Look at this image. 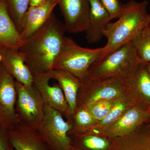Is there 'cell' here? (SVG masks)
<instances>
[{
    "label": "cell",
    "mask_w": 150,
    "mask_h": 150,
    "mask_svg": "<svg viewBox=\"0 0 150 150\" xmlns=\"http://www.w3.org/2000/svg\"><path fill=\"white\" fill-rule=\"evenodd\" d=\"M65 24L54 13L31 36L23 41L19 50L33 77L51 72L54 61L64 43Z\"/></svg>",
    "instance_id": "6da1fadb"
},
{
    "label": "cell",
    "mask_w": 150,
    "mask_h": 150,
    "mask_svg": "<svg viewBox=\"0 0 150 150\" xmlns=\"http://www.w3.org/2000/svg\"><path fill=\"white\" fill-rule=\"evenodd\" d=\"M148 4L146 1L137 2L131 0L123 5L121 16L117 21L110 23L105 32L107 43L98 61L122 45L131 42L148 26L150 21Z\"/></svg>",
    "instance_id": "7a4b0ae2"
},
{
    "label": "cell",
    "mask_w": 150,
    "mask_h": 150,
    "mask_svg": "<svg viewBox=\"0 0 150 150\" xmlns=\"http://www.w3.org/2000/svg\"><path fill=\"white\" fill-rule=\"evenodd\" d=\"M141 64L131 42L122 45L93 65L86 76L94 80L132 77Z\"/></svg>",
    "instance_id": "3957f363"
},
{
    "label": "cell",
    "mask_w": 150,
    "mask_h": 150,
    "mask_svg": "<svg viewBox=\"0 0 150 150\" xmlns=\"http://www.w3.org/2000/svg\"><path fill=\"white\" fill-rule=\"evenodd\" d=\"M104 49V46L95 49L83 48L71 38L66 37L54 61L53 69L66 70L82 79L87 75L91 66L98 62Z\"/></svg>",
    "instance_id": "277c9868"
},
{
    "label": "cell",
    "mask_w": 150,
    "mask_h": 150,
    "mask_svg": "<svg viewBox=\"0 0 150 150\" xmlns=\"http://www.w3.org/2000/svg\"><path fill=\"white\" fill-rule=\"evenodd\" d=\"M16 113L19 124L38 131L45 117V103L34 85H25L16 81Z\"/></svg>",
    "instance_id": "5b68a950"
},
{
    "label": "cell",
    "mask_w": 150,
    "mask_h": 150,
    "mask_svg": "<svg viewBox=\"0 0 150 150\" xmlns=\"http://www.w3.org/2000/svg\"><path fill=\"white\" fill-rule=\"evenodd\" d=\"M72 126L61 112L45 103L44 121L37 131L50 150H69L72 145L69 133Z\"/></svg>",
    "instance_id": "8992f818"
},
{
    "label": "cell",
    "mask_w": 150,
    "mask_h": 150,
    "mask_svg": "<svg viewBox=\"0 0 150 150\" xmlns=\"http://www.w3.org/2000/svg\"><path fill=\"white\" fill-rule=\"evenodd\" d=\"M16 80L0 62V127L8 131L19 125L16 113Z\"/></svg>",
    "instance_id": "52a82bcc"
},
{
    "label": "cell",
    "mask_w": 150,
    "mask_h": 150,
    "mask_svg": "<svg viewBox=\"0 0 150 150\" xmlns=\"http://www.w3.org/2000/svg\"><path fill=\"white\" fill-rule=\"evenodd\" d=\"M149 120V110L134 104L129 108L114 123L96 134L111 139L123 137L134 132Z\"/></svg>",
    "instance_id": "ba28073f"
},
{
    "label": "cell",
    "mask_w": 150,
    "mask_h": 150,
    "mask_svg": "<svg viewBox=\"0 0 150 150\" xmlns=\"http://www.w3.org/2000/svg\"><path fill=\"white\" fill-rule=\"evenodd\" d=\"M59 10L65 21L67 32H85L88 28L90 6L88 0H60Z\"/></svg>",
    "instance_id": "9c48e42d"
},
{
    "label": "cell",
    "mask_w": 150,
    "mask_h": 150,
    "mask_svg": "<svg viewBox=\"0 0 150 150\" xmlns=\"http://www.w3.org/2000/svg\"><path fill=\"white\" fill-rule=\"evenodd\" d=\"M51 79V72L33 77V84L38 90L45 104L61 112L62 115L71 117L69 105L59 83L49 84Z\"/></svg>",
    "instance_id": "30bf717a"
},
{
    "label": "cell",
    "mask_w": 150,
    "mask_h": 150,
    "mask_svg": "<svg viewBox=\"0 0 150 150\" xmlns=\"http://www.w3.org/2000/svg\"><path fill=\"white\" fill-rule=\"evenodd\" d=\"M60 0H46L40 5L30 6L25 16L21 37L23 41L27 39L51 16Z\"/></svg>",
    "instance_id": "8fae6325"
},
{
    "label": "cell",
    "mask_w": 150,
    "mask_h": 150,
    "mask_svg": "<svg viewBox=\"0 0 150 150\" xmlns=\"http://www.w3.org/2000/svg\"><path fill=\"white\" fill-rule=\"evenodd\" d=\"M0 55L3 64L16 81L25 85H32L33 76L18 49L0 46Z\"/></svg>",
    "instance_id": "7c38bea8"
},
{
    "label": "cell",
    "mask_w": 150,
    "mask_h": 150,
    "mask_svg": "<svg viewBox=\"0 0 150 150\" xmlns=\"http://www.w3.org/2000/svg\"><path fill=\"white\" fill-rule=\"evenodd\" d=\"M90 6L89 19L86 38L89 43L99 42L103 37L110 19L100 0H88Z\"/></svg>",
    "instance_id": "4fadbf2b"
},
{
    "label": "cell",
    "mask_w": 150,
    "mask_h": 150,
    "mask_svg": "<svg viewBox=\"0 0 150 150\" xmlns=\"http://www.w3.org/2000/svg\"><path fill=\"white\" fill-rule=\"evenodd\" d=\"M112 139L106 150H150V120L131 134Z\"/></svg>",
    "instance_id": "5bb4252c"
},
{
    "label": "cell",
    "mask_w": 150,
    "mask_h": 150,
    "mask_svg": "<svg viewBox=\"0 0 150 150\" xmlns=\"http://www.w3.org/2000/svg\"><path fill=\"white\" fill-rule=\"evenodd\" d=\"M128 89L133 93L135 104L150 108V76L145 64H141L134 76L126 80Z\"/></svg>",
    "instance_id": "9a60e30c"
},
{
    "label": "cell",
    "mask_w": 150,
    "mask_h": 150,
    "mask_svg": "<svg viewBox=\"0 0 150 150\" xmlns=\"http://www.w3.org/2000/svg\"><path fill=\"white\" fill-rule=\"evenodd\" d=\"M8 133L15 150H50L35 129L19 124Z\"/></svg>",
    "instance_id": "2e32d148"
},
{
    "label": "cell",
    "mask_w": 150,
    "mask_h": 150,
    "mask_svg": "<svg viewBox=\"0 0 150 150\" xmlns=\"http://www.w3.org/2000/svg\"><path fill=\"white\" fill-rule=\"evenodd\" d=\"M51 79L57 81L62 88L73 116L77 107L78 93L81 81L78 77L63 69H54L51 72Z\"/></svg>",
    "instance_id": "e0dca14e"
},
{
    "label": "cell",
    "mask_w": 150,
    "mask_h": 150,
    "mask_svg": "<svg viewBox=\"0 0 150 150\" xmlns=\"http://www.w3.org/2000/svg\"><path fill=\"white\" fill-rule=\"evenodd\" d=\"M23 41L11 19L5 0H0V46L18 48Z\"/></svg>",
    "instance_id": "ac0fdd59"
},
{
    "label": "cell",
    "mask_w": 150,
    "mask_h": 150,
    "mask_svg": "<svg viewBox=\"0 0 150 150\" xmlns=\"http://www.w3.org/2000/svg\"><path fill=\"white\" fill-rule=\"evenodd\" d=\"M123 97L118 98L112 106L110 112L103 119L96 125L92 126L91 129L83 136L89 135L93 131L95 134H96L100 130L109 126L116 121L127 110V107H129V105L132 104L130 100L123 98Z\"/></svg>",
    "instance_id": "d6986e66"
},
{
    "label": "cell",
    "mask_w": 150,
    "mask_h": 150,
    "mask_svg": "<svg viewBox=\"0 0 150 150\" xmlns=\"http://www.w3.org/2000/svg\"><path fill=\"white\" fill-rule=\"evenodd\" d=\"M10 16L20 33L30 6V0H5Z\"/></svg>",
    "instance_id": "ffe728a7"
},
{
    "label": "cell",
    "mask_w": 150,
    "mask_h": 150,
    "mask_svg": "<svg viewBox=\"0 0 150 150\" xmlns=\"http://www.w3.org/2000/svg\"><path fill=\"white\" fill-rule=\"evenodd\" d=\"M141 64L150 63V29L147 26L131 41Z\"/></svg>",
    "instance_id": "44dd1931"
},
{
    "label": "cell",
    "mask_w": 150,
    "mask_h": 150,
    "mask_svg": "<svg viewBox=\"0 0 150 150\" xmlns=\"http://www.w3.org/2000/svg\"><path fill=\"white\" fill-rule=\"evenodd\" d=\"M75 137L76 139L72 146L83 150H106L110 145L107 139L93 134Z\"/></svg>",
    "instance_id": "7402d4cb"
},
{
    "label": "cell",
    "mask_w": 150,
    "mask_h": 150,
    "mask_svg": "<svg viewBox=\"0 0 150 150\" xmlns=\"http://www.w3.org/2000/svg\"><path fill=\"white\" fill-rule=\"evenodd\" d=\"M119 98L100 101L84 108L87 109L95 119L99 122L109 113L112 106Z\"/></svg>",
    "instance_id": "603a6c76"
},
{
    "label": "cell",
    "mask_w": 150,
    "mask_h": 150,
    "mask_svg": "<svg viewBox=\"0 0 150 150\" xmlns=\"http://www.w3.org/2000/svg\"><path fill=\"white\" fill-rule=\"evenodd\" d=\"M109 15L110 20L118 18L122 14L123 5L119 0H100Z\"/></svg>",
    "instance_id": "cb8c5ba5"
},
{
    "label": "cell",
    "mask_w": 150,
    "mask_h": 150,
    "mask_svg": "<svg viewBox=\"0 0 150 150\" xmlns=\"http://www.w3.org/2000/svg\"><path fill=\"white\" fill-rule=\"evenodd\" d=\"M0 150H15L10 139L8 131L1 127Z\"/></svg>",
    "instance_id": "d4e9b609"
},
{
    "label": "cell",
    "mask_w": 150,
    "mask_h": 150,
    "mask_svg": "<svg viewBox=\"0 0 150 150\" xmlns=\"http://www.w3.org/2000/svg\"><path fill=\"white\" fill-rule=\"evenodd\" d=\"M46 0H30V6L38 5L44 2Z\"/></svg>",
    "instance_id": "484cf974"
},
{
    "label": "cell",
    "mask_w": 150,
    "mask_h": 150,
    "mask_svg": "<svg viewBox=\"0 0 150 150\" xmlns=\"http://www.w3.org/2000/svg\"><path fill=\"white\" fill-rule=\"evenodd\" d=\"M146 68L147 70L148 73L150 76V63H148V64H145Z\"/></svg>",
    "instance_id": "4316f807"
},
{
    "label": "cell",
    "mask_w": 150,
    "mask_h": 150,
    "mask_svg": "<svg viewBox=\"0 0 150 150\" xmlns=\"http://www.w3.org/2000/svg\"><path fill=\"white\" fill-rule=\"evenodd\" d=\"M69 150H83L81 149H79V148H78L77 147H76L74 146H72L71 148H70V149Z\"/></svg>",
    "instance_id": "83f0119b"
},
{
    "label": "cell",
    "mask_w": 150,
    "mask_h": 150,
    "mask_svg": "<svg viewBox=\"0 0 150 150\" xmlns=\"http://www.w3.org/2000/svg\"><path fill=\"white\" fill-rule=\"evenodd\" d=\"M2 62V57L1 56V55H0V62Z\"/></svg>",
    "instance_id": "f1b7e54d"
},
{
    "label": "cell",
    "mask_w": 150,
    "mask_h": 150,
    "mask_svg": "<svg viewBox=\"0 0 150 150\" xmlns=\"http://www.w3.org/2000/svg\"><path fill=\"white\" fill-rule=\"evenodd\" d=\"M148 27H149V29H150V21L149 23V25H148Z\"/></svg>",
    "instance_id": "f546056e"
},
{
    "label": "cell",
    "mask_w": 150,
    "mask_h": 150,
    "mask_svg": "<svg viewBox=\"0 0 150 150\" xmlns=\"http://www.w3.org/2000/svg\"><path fill=\"white\" fill-rule=\"evenodd\" d=\"M149 112L150 113V108L149 109Z\"/></svg>",
    "instance_id": "4dcf8cb0"
}]
</instances>
